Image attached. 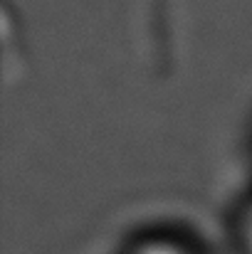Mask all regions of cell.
I'll use <instances>...</instances> for the list:
<instances>
[{"label":"cell","instance_id":"obj_1","mask_svg":"<svg viewBox=\"0 0 252 254\" xmlns=\"http://www.w3.org/2000/svg\"><path fill=\"white\" fill-rule=\"evenodd\" d=\"M245 240H248V250L252 254V210L250 215H248V227H245Z\"/></svg>","mask_w":252,"mask_h":254}]
</instances>
